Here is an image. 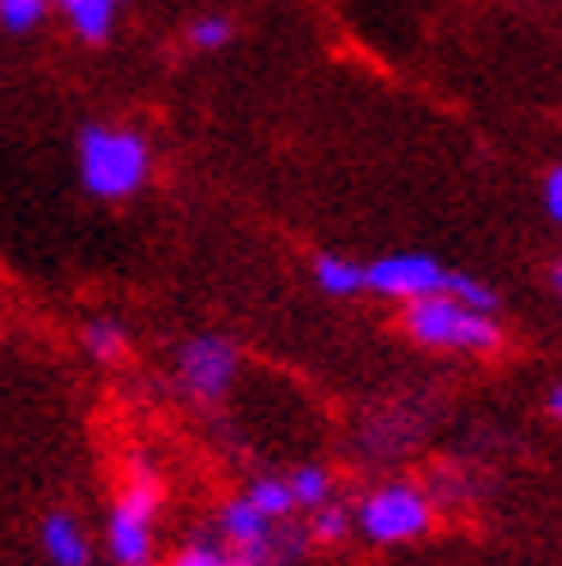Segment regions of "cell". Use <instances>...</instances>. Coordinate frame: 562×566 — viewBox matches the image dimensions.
I'll return each instance as SVG.
<instances>
[{
  "label": "cell",
  "instance_id": "1",
  "mask_svg": "<svg viewBox=\"0 0 562 566\" xmlns=\"http://www.w3.org/2000/svg\"><path fill=\"white\" fill-rule=\"evenodd\" d=\"M153 148L144 134L121 125H89L79 129V180L93 198H129L148 185Z\"/></svg>",
  "mask_w": 562,
  "mask_h": 566
},
{
  "label": "cell",
  "instance_id": "2",
  "mask_svg": "<svg viewBox=\"0 0 562 566\" xmlns=\"http://www.w3.org/2000/svg\"><path fill=\"white\" fill-rule=\"evenodd\" d=\"M402 327L415 346L429 350H461V355H489L502 346V327L493 314H480L452 295H429V300H410L402 308Z\"/></svg>",
  "mask_w": 562,
  "mask_h": 566
},
{
  "label": "cell",
  "instance_id": "3",
  "mask_svg": "<svg viewBox=\"0 0 562 566\" xmlns=\"http://www.w3.org/2000/svg\"><path fill=\"white\" fill-rule=\"evenodd\" d=\"M157 512H162V479L148 465H134L125 489L106 516V553L116 566H153L157 548Z\"/></svg>",
  "mask_w": 562,
  "mask_h": 566
},
{
  "label": "cell",
  "instance_id": "4",
  "mask_svg": "<svg viewBox=\"0 0 562 566\" xmlns=\"http://www.w3.org/2000/svg\"><path fill=\"white\" fill-rule=\"evenodd\" d=\"M217 539L236 553L240 566H291L309 548V530H295L291 521H272L249 497H236L221 506Z\"/></svg>",
  "mask_w": 562,
  "mask_h": 566
},
{
  "label": "cell",
  "instance_id": "5",
  "mask_svg": "<svg viewBox=\"0 0 562 566\" xmlns=\"http://www.w3.org/2000/svg\"><path fill=\"white\" fill-rule=\"evenodd\" d=\"M355 525L370 544H410L434 525V502L415 484H383L360 502Z\"/></svg>",
  "mask_w": 562,
  "mask_h": 566
},
{
  "label": "cell",
  "instance_id": "6",
  "mask_svg": "<svg viewBox=\"0 0 562 566\" xmlns=\"http://www.w3.org/2000/svg\"><path fill=\"white\" fill-rule=\"evenodd\" d=\"M236 374H240V350H236V342H227V336H217V332L189 336L176 355V382L189 401H199V406H217L221 396L231 391Z\"/></svg>",
  "mask_w": 562,
  "mask_h": 566
},
{
  "label": "cell",
  "instance_id": "7",
  "mask_svg": "<svg viewBox=\"0 0 562 566\" xmlns=\"http://www.w3.org/2000/svg\"><path fill=\"white\" fill-rule=\"evenodd\" d=\"M457 272L434 253H387V259L364 263V291L383 300H429V295H452Z\"/></svg>",
  "mask_w": 562,
  "mask_h": 566
},
{
  "label": "cell",
  "instance_id": "8",
  "mask_svg": "<svg viewBox=\"0 0 562 566\" xmlns=\"http://www.w3.org/2000/svg\"><path fill=\"white\" fill-rule=\"evenodd\" d=\"M38 539H42V553L51 566H93V539H89V530L79 525V516H70V512H46Z\"/></svg>",
  "mask_w": 562,
  "mask_h": 566
},
{
  "label": "cell",
  "instance_id": "9",
  "mask_svg": "<svg viewBox=\"0 0 562 566\" xmlns=\"http://www.w3.org/2000/svg\"><path fill=\"white\" fill-rule=\"evenodd\" d=\"M129 0H51V10L70 23V33L89 46H102L111 38V28H116L121 10Z\"/></svg>",
  "mask_w": 562,
  "mask_h": 566
},
{
  "label": "cell",
  "instance_id": "10",
  "mask_svg": "<svg viewBox=\"0 0 562 566\" xmlns=\"http://www.w3.org/2000/svg\"><path fill=\"white\" fill-rule=\"evenodd\" d=\"M314 286L332 300H351L364 291V263L346 259V253H319L314 259Z\"/></svg>",
  "mask_w": 562,
  "mask_h": 566
},
{
  "label": "cell",
  "instance_id": "11",
  "mask_svg": "<svg viewBox=\"0 0 562 566\" xmlns=\"http://www.w3.org/2000/svg\"><path fill=\"white\" fill-rule=\"evenodd\" d=\"M83 350H89V359H97V364H121L129 355V332L116 318H93L83 327Z\"/></svg>",
  "mask_w": 562,
  "mask_h": 566
},
{
  "label": "cell",
  "instance_id": "12",
  "mask_svg": "<svg viewBox=\"0 0 562 566\" xmlns=\"http://www.w3.org/2000/svg\"><path fill=\"white\" fill-rule=\"evenodd\" d=\"M244 497L259 506L263 516H272V521H291L300 506H295V497H291V489H287V479L281 474H259L254 484L244 489Z\"/></svg>",
  "mask_w": 562,
  "mask_h": 566
},
{
  "label": "cell",
  "instance_id": "13",
  "mask_svg": "<svg viewBox=\"0 0 562 566\" xmlns=\"http://www.w3.org/2000/svg\"><path fill=\"white\" fill-rule=\"evenodd\" d=\"M287 489L295 497V506H304V512H314V506L332 502V474L323 465H300L287 474Z\"/></svg>",
  "mask_w": 562,
  "mask_h": 566
},
{
  "label": "cell",
  "instance_id": "14",
  "mask_svg": "<svg viewBox=\"0 0 562 566\" xmlns=\"http://www.w3.org/2000/svg\"><path fill=\"white\" fill-rule=\"evenodd\" d=\"M46 14H51V0H0V28L14 38L33 33Z\"/></svg>",
  "mask_w": 562,
  "mask_h": 566
},
{
  "label": "cell",
  "instance_id": "15",
  "mask_svg": "<svg viewBox=\"0 0 562 566\" xmlns=\"http://www.w3.org/2000/svg\"><path fill=\"white\" fill-rule=\"evenodd\" d=\"M185 38H189L194 51H221V46L236 38V23H231L227 14H199V19L189 23Z\"/></svg>",
  "mask_w": 562,
  "mask_h": 566
},
{
  "label": "cell",
  "instance_id": "16",
  "mask_svg": "<svg viewBox=\"0 0 562 566\" xmlns=\"http://www.w3.org/2000/svg\"><path fill=\"white\" fill-rule=\"evenodd\" d=\"M346 530H351V512H346V506L323 502V506H314V512H309V539L336 544V539H346Z\"/></svg>",
  "mask_w": 562,
  "mask_h": 566
},
{
  "label": "cell",
  "instance_id": "17",
  "mask_svg": "<svg viewBox=\"0 0 562 566\" xmlns=\"http://www.w3.org/2000/svg\"><path fill=\"white\" fill-rule=\"evenodd\" d=\"M166 566H240V562H236V553L221 544V539H194V544H185Z\"/></svg>",
  "mask_w": 562,
  "mask_h": 566
},
{
  "label": "cell",
  "instance_id": "18",
  "mask_svg": "<svg viewBox=\"0 0 562 566\" xmlns=\"http://www.w3.org/2000/svg\"><path fill=\"white\" fill-rule=\"evenodd\" d=\"M544 212L562 226V166H553V171L544 176Z\"/></svg>",
  "mask_w": 562,
  "mask_h": 566
},
{
  "label": "cell",
  "instance_id": "19",
  "mask_svg": "<svg viewBox=\"0 0 562 566\" xmlns=\"http://www.w3.org/2000/svg\"><path fill=\"white\" fill-rule=\"evenodd\" d=\"M549 415H553V419H562V382L549 391Z\"/></svg>",
  "mask_w": 562,
  "mask_h": 566
},
{
  "label": "cell",
  "instance_id": "20",
  "mask_svg": "<svg viewBox=\"0 0 562 566\" xmlns=\"http://www.w3.org/2000/svg\"><path fill=\"white\" fill-rule=\"evenodd\" d=\"M553 281H558V295H562V263H558V272H553Z\"/></svg>",
  "mask_w": 562,
  "mask_h": 566
}]
</instances>
